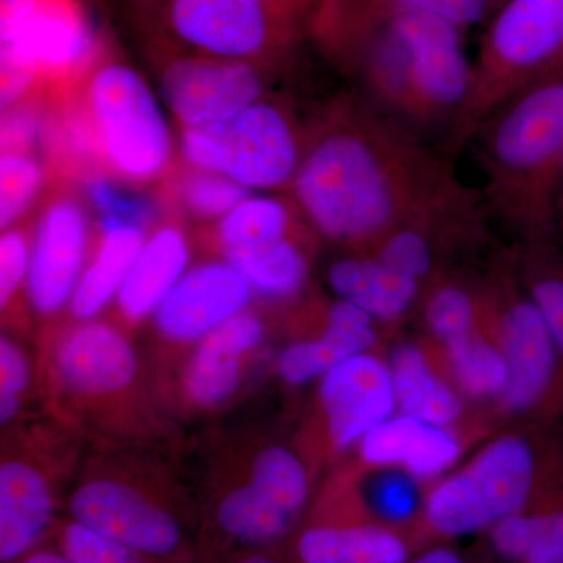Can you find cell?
<instances>
[{
	"instance_id": "cell-1",
	"label": "cell",
	"mask_w": 563,
	"mask_h": 563,
	"mask_svg": "<svg viewBox=\"0 0 563 563\" xmlns=\"http://www.w3.org/2000/svg\"><path fill=\"white\" fill-rule=\"evenodd\" d=\"M455 155L407 131L366 98L342 95L306 125L288 198L312 231L350 252L466 195Z\"/></svg>"
},
{
	"instance_id": "cell-2",
	"label": "cell",
	"mask_w": 563,
	"mask_h": 563,
	"mask_svg": "<svg viewBox=\"0 0 563 563\" xmlns=\"http://www.w3.org/2000/svg\"><path fill=\"white\" fill-rule=\"evenodd\" d=\"M470 143L484 173L485 206L521 244L558 242L563 185V68L504 102Z\"/></svg>"
},
{
	"instance_id": "cell-3",
	"label": "cell",
	"mask_w": 563,
	"mask_h": 563,
	"mask_svg": "<svg viewBox=\"0 0 563 563\" xmlns=\"http://www.w3.org/2000/svg\"><path fill=\"white\" fill-rule=\"evenodd\" d=\"M38 374L55 421L106 440L144 439L157 426L128 331L107 320L52 322Z\"/></svg>"
},
{
	"instance_id": "cell-4",
	"label": "cell",
	"mask_w": 563,
	"mask_h": 563,
	"mask_svg": "<svg viewBox=\"0 0 563 563\" xmlns=\"http://www.w3.org/2000/svg\"><path fill=\"white\" fill-rule=\"evenodd\" d=\"M357 76L365 98L393 121L418 136L444 131L448 139L468 101L473 65L461 29L433 14L402 11L373 41Z\"/></svg>"
},
{
	"instance_id": "cell-5",
	"label": "cell",
	"mask_w": 563,
	"mask_h": 563,
	"mask_svg": "<svg viewBox=\"0 0 563 563\" xmlns=\"http://www.w3.org/2000/svg\"><path fill=\"white\" fill-rule=\"evenodd\" d=\"M309 496V472L298 454L284 444L258 448L232 476L214 481L198 507L201 561L277 550L298 531Z\"/></svg>"
},
{
	"instance_id": "cell-6",
	"label": "cell",
	"mask_w": 563,
	"mask_h": 563,
	"mask_svg": "<svg viewBox=\"0 0 563 563\" xmlns=\"http://www.w3.org/2000/svg\"><path fill=\"white\" fill-rule=\"evenodd\" d=\"M69 518L163 563H196L198 509L140 470L95 465L68 496Z\"/></svg>"
},
{
	"instance_id": "cell-7",
	"label": "cell",
	"mask_w": 563,
	"mask_h": 563,
	"mask_svg": "<svg viewBox=\"0 0 563 563\" xmlns=\"http://www.w3.org/2000/svg\"><path fill=\"white\" fill-rule=\"evenodd\" d=\"M490 20L468 101L444 141L454 155L493 111L563 66V0H506Z\"/></svg>"
},
{
	"instance_id": "cell-8",
	"label": "cell",
	"mask_w": 563,
	"mask_h": 563,
	"mask_svg": "<svg viewBox=\"0 0 563 563\" xmlns=\"http://www.w3.org/2000/svg\"><path fill=\"white\" fill-rule=\"evenodd\" d=\"M77 91L90 120L107 177L131 185L173 172V140L143 77L103 49Z\"/></svg>"
},
{
	"instance_id": "cell-9",
	"label": "cell",
	"mask_w": 563,
	"mask_h": 563,
	"mask_svg": "<svg viewBox=\"0 0 563 563\" xmlns=\"http://www.w3.org/2000/svg\"><path fill=\"white\" fill-rule=\"evenodd\" d=\"M306 146V125L282 103L262 101L228 120L180 129L185 165L221 174L246 190H290Z\"/></svg>"
},
{
	"instance_id": "cell-10",
	"label": "cell",
	"mask_w": 563,
	"mask_h": 563,
	"mask_svg": "<svg viewBox=\"0 0 563 563\" xmlns=\"http://www.w3.org/2000/svg\"><path fill=\"white\" fill-rule=\"evenodd\" d=\"M485 321L506 358L509 379L499 402L507 412L563 417V358L520 274L493 273L481 290Z\"/></svg>"
},
{
	"instance_id": "cell-11",
	"label": "cell",
	"mask_w": 563,
	"mask_h": 563,
	"mask_svg": "<svg viewBox=\"0 0 563 563\" xmlns=\"http://www.w3.org/2000/svg\"><path fill=\"white\" fill-rule=\"evenodd\" d=\"M58 439V437H57ZM44 428L14 431L0 461V562L11 563L40 548L57 528L62 463L69 454Z\"/></svg>"
},
{
	"instance_id": "cell-12",
	"label": "cell",
	"mask_w": 563,
	"mask_h": 563,
	"mask_svg": "<svg viewBox=\"0 0 563 563\" xmlns=\"http://www.w3.org/2000/svg\"><path fill=\"white\" fill-rule=\"evenodd\" d=\"M169 31L185 49L269 70L295 49L301 29L266 0H165Z\"/></svg>"
},
{
	"instance_id": "cell-13",
	"label": "cell",
	"mask_w": 563,
	"mask_h": 563,
	"mask_svg": "<svg viewBox=\"0 0 563 563\" xmlns=\"http://www.w3.org/2000/svg\"><path fill=\"white\" fill-rule=\"evenodd\" d=\"M92 243L84 201L66 181H52L32 235L25 301L33 314L54 322L69 307Z\"/></svg>"
},
{
	"instance_id": "cell-14",
	"label": "cell",
	"mask_w": 563,
	"mask_h": 563,
	"mask_svg": "<svg viewBox=\"0 0 563 563\" xmlns=\"http://www.w3.org/2000/svg\"><path fill=\"white\" fill-rule=\"evenodd\" d=\"M103 49L81 0H35L0 55L31 68L38 79L36 91L57 96L76 88Z\"/></svg>"
},
{
	"instance_id": "cell-15",
	"label": "cell",
	"mask_w": 563,
	"mask_h": 563,
	"mask_svg": "<svg viewBox=\"0 0 563 563\" xmlns=\"http://www.w3.org/2000/svg\"><path fill=\"white\" fill-rule=\"evenodd\" d=\"M265 69L199 52H166L161 91L180 129L228 120L265 95Z\"/></svg>"
},
{
	"instance_id": "cell-16",
	"label": "cell",
	"mask_w": 563,
	"mask_h": 563,
	"mask_svg": "<svg viewBox=\"0 0 563 563\" xmlns=\"http://www.w3.org/2000/svg\"><path fill=\"white\" fill-rule=\"evenodd\" d=\"M266 336V322L246 309L192 346L180 376V398L196 412L221 409L242 390Z\"/></svg>"
},
{
	"instance_id": "cell-17",
	"label": "cell",
	"mask_w": 563,
	"mask_h": 563,
	"mask_svg": "<svg viewBox=\"0 0 563 563\" xmlns=\"http://www.w3.org/2000/svg\"><path fill=\"white\" fill-rule=\"evenodd\" d=\"M254 291L224 261L188 269L154 313L155 335L169 346H195L222 322L250 309Z\"/></svg>"
},
{
	"instance_id": "cell-18",
	"label": "cell",
	"mask_w": 563,
	"mask_h": 563,
	"mask_svg": "<svg viewBox=\"0 0 563 563\" xmlns=\"http://www.w3.org/2000/svg\"><path fill=\"white\" fill-rule=\"evenodd\" d=\"M318 402L333 450L355 446L398 412L390 366L372 352L344 358L321 377Z\"/></svg>"
},
{
	"instance_id": "cell-19",
	"label": "cell",
	"mask_w": 563,
	"mask_h": 563,
	"mask_svg": "<svg viewBox=\"0 0 563 563\" xmlns=\"http://www.w3.org/2000/svg\"><path fill=\"white\" fill-rule=\"evenodd\" d=\"M412 543L372 517H318L292 533L290 563H407Z\"/></svg>"
},
{
	"instance_id": "cell-20",
	"label": "cell",
	"mask_w": 563,
	"mask_h": 563,
	"mask_svg": "<svg viewBox=\"0 0 563 563\" xmlns=\"http://www.w3.org/2000/svg\"><path fill=\"white\" fill-rule=\"evenodd\" d=\"M358 454L372 468L402 470L421 483L453 468L462 444L448 428L396 412L363 437Z\"/></svg>"
},
{
	"instance_id": "cell-21",
	"label": "cell",
	"mask_w": 563,
	"mask_h": 563,
	"mask_svg": "<svg viewBox=\"0 0 563 563\" xmlns=\"http://www.w3.org/2000/svg\"><path fill=\"white\" fill-rule=\"evenodd\" d=\"M190 262V243L177 222L155 225L114 298V322L125 331L154 317Z\"/></svg>"
},
{
	"instance_id": "cell-22",
	"label": "cell",
	"mask_w": 563,
	"mask_h": 563,
	"mask_svg": "<svg viewBox=\"0 0 563 563\" xmlns=\"http://www.w3.org/2000/svg\"><path fill=\"white\" fill-rule=\"evenodd\" d=\"M322 313L324 320L317 336L296 340L277 355V376L291 387L321 379L336 363L369 352L376 344V320L361 307L339 299Z\"/></svg>"
},
{
	"instance_id": "cell-23",
	"label": "cell",
	"mask_w": 563,
	"mask_h": 563,
	"mask_svg": "<svg viewBox=\"0 0 563 563\" xmlns=\"http://www.w3.org/2000/svg\"><path fill=\"white\" fill-rule=\"evenodd\" d=\"M336 298L361 307L379 322H395L413 309L422 282L396 272L368 252H350L328 268Z\"/></svg>"
},
{
	"instance_id": "cell-24",
	"label": "cell",
	"mask_w": 563,
	"mask_h": 563,
	"mask_svg": "<svg viewBox=\"0 0 563 563\" xmlns=\"http://www.w3.org/2000/svg\"><path fill=\"white\" fill-rule=\"evenodd\" d=\"M395 16V0H321L307 33L332 65L357 76L373 41Z\"/></svg>"
},
{
	"instance_id": "cell-25",
	"label": "cell",
	"mask_w": 563,
	"mask_h": 563,
	"mask_svg": "<svg viewBox=\"0 0 563 563\" xmlns=\"http://www.w3.org/2000/svg\"><path fill=\"white\" fill-rule=\"evenodd\" d=\"M147 236L140 228L98 229L90 258L68 307L74 321L96 320L117 298Z\"/></svg>"
},
{
	"instance_id": "cell-26",
	"label": "cell",
	"mask_w": 563,
	"mask_h": 563,
	"mask_svg": "<svg viewBox=\"0 0 563 563\" xmlns=\"http://www.w3.org/2000/svg\"><path fill=\"white\" fill-rule=\"evenodd\" d=\"M312 229L262 246L225 252L228 262L263 301H291L310 276L309 233Z\"/></svg>"
},
{
	"instance_id": "cell-27",
	"label": "cell",
	"mask_w": 563,
	"mask_h": 563,
	"mask_svg": "<svg viewBox=\"0 0 563 563\" xmlns=\"http://www.w3.org/2000/svg\"><path fill=\"white\" fill-rule=\"evenodd\" d=\"M388 366L399 413L448 429L461 418L462 393L433 372L420 346L399 344Z\"/></svg>"
},
{
	"instance_id": "cell-28",
	"label": "cell",
	"mask_w": 563,
	"mask_h": 563,
	"mask_svg": "<svg viewBox=\"0 0 563 563\" xmlns=\"http://www.w3.org/2000/svg\"><path fill=\"white\" fill-rule=\"evenodd\" d=\"M309 229L290 198H247L203 231L202 240L210 252L222 257L225 252L262 246Z\"/></svg>"
},
{
	"instance_id": "cell-29",
	"label": "cell",
	"mask_w": 563,
	"mask_h": 563,
	"mask_svg": "<svg viewBox=\"0 0 563 563\" xmlns=\"http://www.w3.org/2000/svg\"><path fill=\"white\" fill-rule=\"evenodd\" d=\"M485 536L498 562L563 563V504L510 515Z\"/></svg>"
},
{
	"instance_id": "cell-30",
	"label": "cell",
	"mask_w": 563,
	"mask_h": 563,
	"mask_svg": "<svg viewBox=\"0 0 563 563\" xmlns=\"http://www.w3.org/2000/svg\"><path fill=\"white\" fill-rule=\"evenodd\" d=\"M158 198L165 209L172 207L206 225L209 222L214 224L231 213L250 198V190L221 174L192 168L184 163L165 177Z\"/></svg>"
},
{
	"instance_id": "cell-31",
	"label": "cell",
	"mask_w": 563,
	"mask_h": 563,
	"mask_svg": "<svg viewBox=\"0 0 563 563\" xmlns=\"http://www.w3.org/2000/svg\"><path fill=\"white\" fill-rule=\"evenodd\" d=\"M483 328L461 342L443 347L455 388L466 398L499 399L506 390L509 369L499 344Z\"/></svg>"
},
{
	"instance_id": "cell-32",
	"label": "cell",
	"mask_w": 563,
	"mask_h": 563,
	"mask_svg": "<svg viewBox=\"0 0 563 563\" xmlns=\"http://www.w3.org/2000/svg\"><path fill=\"white\" fill-rule=\"evenodd\" d=\"M424 295L426 325L442 347L461 342L485 324L481 290H473L465 282L433 277Z\"/></svg>"
},
{
	"instance_id": "cell-33",
	"label": "cell",
	"mask_w": 563,
	"mask_h": 563,
	"mask_svg": "<svg viewBox=\"0 0 563 563\" xmlns=\"http://www.w3.org/2000/svg\"><path fill=\"white\" fill-rule=\"evenodd\" d=\"M518 274L539 307L563 358V246L558 242L521 244Z\"/></svg>"
},
{
	"instance_id": "cell-34",
	"label": "cell",
	"mask_w": 563,
	"mask_h": 563,
	"mask_svg": "<svg viewBox=\"0 0 563 563\" xmlns=\"http://www.w3.org/2000/svg\"><path fill=\"white\" fill-rule=\"evenodd\" d=\"M51 174L36 155L2 154L0 158V225L2 231L27 224L38 199L46 198Z\"/></svg>"
},
{
	"instance_id": "cell-35",
	"label": "cell",
	"mask_w": 563,
	"mask_h": 563,
	"mask_svg": "<svg viewBox=\"0 0 563 563\" xmlns=\"http://www.w3.org/2000/svg\"><path fill=\"white\" fill-rule=\"evenodd\" d=\"M366 509L380 523L401 529L421 520L424 496L420 481L398 468H377L365 485Z\"/></svg>"
},
{
	"instance_id": "cell-36",
	"label": "cell",
	"mask_w": 563,
	"mask_h": 563,
	"mask_svg": "<svg viewBox=\"0 0 563 563\" xmlns=\"http://www.w3.org/2000/svg\"><path fill=\"white\" fill-rule=\"evenodd\" d=\"M85 198L92 209L98 211L99 231L117 228H140L155 224L161 211L165 210L161 198H147L144 195L118 187L110 177H92L81 184Z\"/></svg>"
},
{
	"instance_id": "cell-37",
	"label": "cell",
	"mask_w": 563,
	"mask_h": 563,
	"mask_svg": "<svg viewBox=\"0 0 563 563\" xmlns=\"http://www.w3.org/2000/svg\"><path fill=\"white\" fill-rule=\"evenodd\" d=\"M52 536L70 563H163L132 550L109 536L77 523L73 518L58 521Z\"/></svg>"
},
{
	"instance_id": "cell-38",
	"label": "cell",
	"mask_w": 563,
	"mask_h": 563,
	"mask_svg": "<svg viewBox=\"0 0 563 563\" xmlns=\"http://www.w3.org/2000/svg\"><path fill=\"white\" fill-rule=\"evenodd\" d=\"M32 232L27 225H16L2 232L0 239V309L3 320H20V306L25 299L29 265H31Z\"/></svg>"
},
{
	"instance_id": "cell-39",
	"label": "cell",
	"mask_w": 563,
	"mask_h": 563,
	"mask_svg": "<svg viewBox=\"0 0 563 563\" xmlns=\"http://www.w3.org/2000/svg\"><path fill=\"white\" fill-rule=\"evenodd\" d=\"M32 361L27 351L10 335L0 339V424L10 428L20 418L31 391Z\"/></svg>"
},
{
	"instance_id": "cell-40",
	"label": "cell",
	"mask_w": 563,
	"mask_h": 563,
	"mask_svg": "<svg viewBox=\"0 0 563 563\" xmlns=\"http://www.w3.org/2000/svg\"><path fill=\"white\" fill-rule=\"evenodd\" d=\"M46 107V95L35 91L16 106L2 110V128H0L2 154H25L38 157Z\"/></svg>"
},
{
	"instance_id": "cell-41",
	"label": "cell",
	"mask_w": 563,
	"mask_h": 563,
	"mask_svg": "<svg viewBox=\"0 0 563 563\" xmlns=\"http://www.w3.org/2000/svg\"><path fill=\"white\" fill-rule=\"evenodd\" d=\"M395 7L396 14L422 11L451 22L463 32L488 18L490 0H395Z\"/></svg>"
},
{
	"instance_id": "cell-42",
	"label": "cell",
	"mask_w": 563,
	"mask_h": 563,
	"mask_svg": "<svg viewBox=\"0 0 563 563\" xmlns=\"http://www.w3.org/2000/svg\"><path fill=\"white\" fill-rule=\"evenodd\" d=\"M274 11L280 14L284 20L291 22L301 31L309 32L310 24L321 0H266Z\"/></svg>"
},
{
	"instance_id": "cell-43",
	"label": "cell",
	"mask_w": 563,
	"mask_h": 563,
	"mask_svg": "<svg viewBox=\"0 0 563 563\" xmlns=\"http://www.w3.org/2000/svg\"><path fill=\"white\" fill-rule=\"evenodd\" d=\"M35 0H0V43L13 38Z\"/></svg>"
},
{
	"instance_id": "cell-44",
	"label": "cell",
	"mask_w": 563,
	"mask_h": 563,
	"mask_svg": "<svg viewBox=\"0 0 563 563\" xmlns=\"http://www.w3.org/2000/svg\"><path fill=\"white\" fill-rule=\"evenodd\" d=\"M407 563H470L454 548L444 543L431 544L424 548L420 553L413 554Z\"/></svg>"
},
{
	"instance_id": "cell-45",
	"label": "cell",
	"mask_w": 563,
	"mask_h": 563,
	"mask_svg": "<svg viewBox=\"0 0 563 563\" xmlns=\"http://www.w3.org/2000/svg\"><path fill=\"white\" fill-rule=\"evenodd\" d=\"M224 563H290V561L287 555L277 553V550H261L235 555Z\"/></svg>"
},
{
	"instance_id": "cell-46",
	"label": "cell",
	"mask_w": 563,
	"mask_h": 563,
	"mask_svg": "<svg viewBox=\"0 0 563 563\" xmlns=\"http://www.w3.org/2000/svg\"><path fill=\"white\" fill-rule=\"evenodd\" d=\"M11 563H70L66 555L60 550H43L36 548L32 553L25 554L24 558Z\"/></svg>"
},
{
	"instance_id": "cell-47",
	"label": "cell",
	"mask_w": 563,
	"mask_h": 563,
	"mask_svg": "<svg viewBox=\"0 0 563 563\" xmlns=\"http://www.w3.org/2000/svg\"><path fill=\"white\" fill-rule=\"evenodd\" d=\"M555 233H558V243L563 246V185L559 192L558 207H555Z\"/></svg>"
},
{
	"instance_id": "cell-48",
	"label": "cell",
	"mask_w": 563,
	"mask_h": 563,
	"mask_svg": "<svg viewBox=\"0 0 563 563\" xmlns=\"http://www.w3.org/2000/svg\"><path fill=\"white\" fill-rule=\"evenodd\" d=\"M504 2H506V0H490V10H488V18H492L493 14L496 13V11L501 9Z\"/></svg>"
},
{
	"instance_id": "cell-49",
	"label": "cell",
	"mask_w": 563,
	"mask_h": 563,
	"mask_svg": "<svg viewBox=\"0 0 563 563\" xmlns=\"http://www.w3.org/2000/svg\"><path fill=\"white\" fill-rule=\"evenodd\" d=\"M562 68H563V66H562ZM562 68H561V69H562Z\"/></svg>"
}]
</instances>
